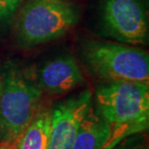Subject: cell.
I'll return each instance as SVG.
<instances>
[{"mask_svg": "<svg viewBox=\"0 0 149 149\" xmlns=\"http://www.w3.org/2000/svg\"><path fill=\"white\" fill-rule=\"evenodd\" d=\"M37 79L13 61L0 70V142L15 144L40 109Z\"/></svg>", "mask_w": 149, "mask_h": 149, "instance_id": "obj_1", "label": "cell"}, {"mask_svg": "<svg viewBox=\"0 0 149 149\" xmlns=\"http://www.w3.org/2000/svg\"><path fill=\"white\" fill-rule=\"evenodd\" d=\"M79 9L68 0H29L17 15V42L30 47L56 40L77 24Z\"/></svg>", "mask_w": 149, "mask_h": 149, "instance_id": "obj_2", "label": "cell"}, {"mask_svg": "<svg viewBox=\"0 0 149 149\" xmlns=\"http://www.w3.org/2000/svg\"><path fill=\"white\" fill-rule=\"evenodd\" d=\"M94 108L111 127L145 132L149 124L147 82L106 81L96 89Z\"/></svg>", "mask_w": 149, "mask_h": 149, "instance_id": "obj_3", "label": "cell"}, {"mask_svg": "<svg viewBox=\"0 0 149 149\" xmlns=\"http://www.w3.org/2000/svg\"><path fill=\"white\" fill-rule=\"evenodd\" d=\"M81 55L89 71L105 81H149L148 53L136 46L89 40Z\"/></svg>", "mask_w": 149, "mask_h": 149, "instance_id": "obj_4", "label": "cell"}, {"mask_svg": "<svg viewBox=\"0 0 149 149\" xmlns=\"http://www.w3.org/2000/svg\"><path fill=\"white\" fill-rule=\"evenodd\" d=\"M105 36L131 46L148 41L149 23L143 0H104L100 11Z\"/></svg>", "mask_w": 149, "mask_h": 149, "instance_id": "obj_5", "label": "cell"}, {"mask_svg": "<svg viewBox=\"0 0 149 149\" xmlns=\"http://www.w3.org/2000/svg\"><path fill=\"white\" fill-rule=\"evenodd\" d=\"M92 105L93 93L86 89L52 109L49 149H72L80 123Z\"/></svg>", "mask_w": 149, "mask_h": 149, "instance_id": "obj_6", "label": "cell"}, {"mask_svg": "<svg viewBox=\"0 0 149 149\" xmlns=\"http://www.w3.org/2000/svg\"><path fill=\"white\" fill-rule=\"evenodd\" d=\"M84 77L72 55L58 56L47 62L38 73L37 83L42 92L62 95L84 83Z\"/></svg>", "mask_w": 149, "mask_h": 149, "instance_id": "obj_7", "label": "cell"}, {"mask_svg": "<svg viewBox=\"0 0 149 149\" xmlns=\"http://www.w3.org/2000/svg\"><path fill=\"white\" fill-rule=\"evenodd\" d=\"M113 128L92 105L80 123L72 149H97L111 138Z\"/></svg>", "mask_w": 149, "mask_h": 149, "instance_id": "obj_8", "label": "cell"}, {"mask_svg": "<svg viewBox=\"0 0 149 149\" xmlns=\"http://www.w3.org/2000/svg\"><path fill=\"white\" fill-rule=\"evenodd\" d=\"M50 109H39L28 126L19 136L14 149H49Z\"/></svg>", "mask_w": 149, "mask_h": 149, "instance_id": "obj_9", "label": "cell"}, {"mask_svg": "<svg viewBox=\"0 0 149 149\" xmlns=\"http://www.w3.org/2000/svg\"><path fill=\"white\" fill-rule=\"evenodd\" d=\"M23 1L24 0H0V24L10 22Z\"/></svg>", "mask_w": 149, "mask_h": 149, "instance_id": "obj_10", "label": "cell"}, {"mask_svg": "<svg viewBox=\"0 0 149 149\" xmlns=\"http://www.w3.org/2000/svg\"><path fill=\"white\" fill-rule=\"evenodd\" d=\"M132 135H136V133L129 128H114L111 138L97 149H114L123 139Z\"/></svg>", "mask_w": 149, "mask_h": 149, "instance_id": "obj_11", "label": "cell"}, {"mask_svg": "<svg viewBox=\"0 0 149 149\" xmlns=\"http://www.w3.org/2000/svg\"><path fill=\"white\" fill-rule=\"evenodd\" d=\"M145 141L143 136L136 134L123 139L114 149H145Z\"/></svg>", "mask_w": 149, "mask_h": 149, "instance_id": "obj_12", "label": "cell"}, {"mask_svg": "<svg viewBox=\"0 0 149 149\" xmlns=\"http://www.w3.org/2000/svg\"><path fill=\"white\" fill-rule=\"evenodd\" d=\"M0 149H14V145L6 142H0Z\"/></svg>", "mask_w": 149, "mask_h": 149, "instance_id": "obj_13", "label": "cell"}]
</instances>
